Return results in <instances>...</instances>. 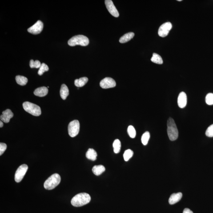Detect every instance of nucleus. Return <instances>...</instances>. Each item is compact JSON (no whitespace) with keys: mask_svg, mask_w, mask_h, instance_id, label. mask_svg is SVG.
<instances>
[{"mask_svg":"<svg viewBox=\"0 0 213 213\" xmlns=\"http://www.w3.org/2000/svg\"><path fill=\"white\" fill-rule=\"evenodd\" d=\"M183 213H193V211L188 208H185L183 210Z\"/></svg>","mask_w":213,"mask_h":213,"instance_id":"32","label":"nucleus"},{"mask_svg":"<svg viewBox=\"0 0 213 213\" xmlns=\"http://www.w3.org/2000/svg\"><path fill=\"white\" fill-rule=\"evenodd\" d=\"M100 86L102 88L104 89L111 88L116 86V83L113 79L106 78L101 81Z\"/></svg>","mask_w":213,"mask_h":213,"instance_id":"9","label":"nucleus"},{"mask_svg":"<svg viewBox=\"0 0 213 213\" xmlns=\"http://www.w3.org/2000/svg\"><path fill=\"white\" fill-rule=\"evenodd\" d=\"M177 1H182V0H178Z\"/></svg>","mask_w":213,"mask_h":213,"instance_id":"34","label":"nucleus"},{"mask_svg":"<svg viewBox=\"0 0 213 213\" xmlns=\"http://www.w3.org/2000/svg\"><path fill=\"white\" fill-rule=\"evenodd\" d=\"M172 27V25L170 22L165 23L160 26L158 30V34L162 37H166L168 34Z\"/></svg>","mask_w":213,"mask_h":213,"instance_id":"8","label":"nucleus"},{"mask_svg":"<svg viewBox=\"0 0 213 213\" xmlns=\"http://www.w3.org/2000/svg\"><path fill=\"white\" fill-rule=\"evenodd\" d=\"M121 142L119 139H116L113 143V147L114 148V152L118 154L120 152L121 149Z\"/></svg>","mask_w":213,"mask_h":213,"instance_id":"23","label":"nucleus"},{"mask_svg":"<svg viewBox=\"0 0 213 213\" xmlns=\"http://www.w3.org/2000/svg\"><path fill=\"white\" fill-rule=\"evenodd\" d=\"M182 194L180 192L172 194L169 200L170 204H174L179 202L182 199Z\"/></svg>","mask_w":213,"mask_h":213,"instance_id":"14","label":"nucleus"},{"mask_svg":"<svg viewBox=\"0 0 213 213\" xmlns=\"http://www.w3.org/2000/svg\"><path fill=\"white\" fill-rule=\"evenodd\" d=\"M105 170H106V169L102 165L94 166L92 169L93 173L96 176L100 175L105 171Z\"/></svg>","mask_w":213,"mask_h":213,"instance_id":"19","label":"nucleus"},{"mask_svg":"<svg viewBox=\"0 0 213 213\" xmlns=\"http://www.w3.org/2000/svg\"><path fill=\"white\" fill-rule=\"evenodd\" d=\"M151 61L154 63L159 64V65H162L163 63V61L162 57L155 53H153Z\"/></svg>","mask_w":213,"mask_h":213,"instance_id":"22","label":"nucleus"},{"mask_svg":"<svg viewBox=\"0 0 213 213\" xmlns=\"http://www.w3.org/2000/svg\"><path fill=\"white\" fill-rule=\"evenodd\" d=\"M167 126L168 135L170 140L174 141L177 139L178 137L177 127L173 119L171 117L168 120Z\"/></svg>","mask_w":213,"mask_h":213,"instance_id":"2","label":"nucleus"},{"mask_svg":"<svg viewBox=\"0 0 213 213\" xmlns=\"http://www.w3.org/2000/svg\"><path fill=\"white\" fill-rule=\"evenodd\" d=\"M61 178L59 174L54 173L45 181L44 187L47 190H51L56 187L60 183Z\"/></svg>","mask_w":213,"mask_h":213,"instance_id":"3","label":"nucleus"},{"mask_svg":"<svg viewBox=\"0 0 213 213\" xmlns=\"http://www.w3.org/2000/svg\"><path fill=\"white\" fill-rule=\"evenodd\" d=\"M80 130V124L78 120H74L70 122L68 126V131L69 135L74 138L78 135Z\"/></svg>","mask_w":213,"mask_h":213,"instance_id":"6","label":"nucleus"},{"mask_svg":"<svg viewBox=\"0 0 213 213\" xmlns=\"http://www.w3.org/2000/svg\"><path fill=\"white\" fill-rule=\"evenodd\" d=\"M135 34L134 33H126L124 35L121 37L120 39L119 42L120 43H125L128 42L134 37Z\"/></svg>","mask_w":213,"mask_h":213,"instance_id":"18","label":"nucleus"},{"mask_svg":"<svg viewBox=\"0 0 213 213\" xmlns=\"http://www.w3.org/2000/svg\"><path fill=\"white\" fill-rule=\"evenodd\" d=\"M7 148V145L5 143L1 142L0 143V155H1L5 152Z\"/></svg>","mask_w":213,"mask_h":213,"instance_id":"31","label":"nucleus"},{"mask_svg":"<svg viewBox=\"0 0 213 213\" xmlns=\"http://www.w3.org/2000/svg\"><path fill=\"white\" fill-rule=\"evenodd\" d=\"M61 98L63 100H65L69 95V89L66 85L62 84L61 86L60 90Z\"/></svg>","mask_w":213,"mask_h":213,"instance_id":"17","label":"nucleus"},{"mask_svg":"<svg viewBox=\"0 0 213 213\" xmlns=\"http://www.w3.org/2000/svg\"><path fill=\"white\" fill-rule=\"evenodd\" d=\"M48 92V89L45 86L38 88L34 90V95L39 97H44L47 95Z\"/></svg>","mask_w":213,"mask_h":213,"instance_id":"15","label":"nucleus"},{"mask_svg":"<svg viewBox=\"0 0 213 213\" xmlns=\"http://www.w3.org/2000/svg\"><path fill=\"white\" fill-rule=\"evenodd\" d=\"M43 26V23L42 21L38 20L34 25L28 29V31L33 34H39L42 31Z\"/></svg>","mask_w":213,"mask_h":213,"instance_id":"10","label":"nucleus"},{"mask_svg":"<svg viewBox=\"0 0 213 213\" xmlns=\"http://www.w3.org/2000/svg\"><path fill=\"white\" fill-rule=\"evenodd\" d=\"M206 103L208 105H213V93H208L206 97Z\"/></svg>","mask_w":213,"mask_h":213,"instance_id":"29","label":"nucleus"},{"mask_svg":"<svg viewBox=\"0 0 213 213\" xmlns=\"http://www.w3.org/2000/svg\"><path fill=\"white\" fill-rule=\"evenodd\" d=\"M41 65L40 62L39 61H34L33 60H31L30 61V66L31 68H39L40 67Z\"/></svg>","mask_w":213,"mask_h":213,"instance_id":"28","label":"nucleus"},{"mask_svg":"<svg viewBox=\"0 0 213 213\" xmlns=\"http://www.w3.org/2000/svg\"><path fill=\"white\" fill-rule=\"evenodd\" d=\"M105 4L109 12L114 17L118 18L119 17V14L116 8L114 6L113 1L111 0H106L105 1Z\"/></svg>","mask_w":213,"mask_h":213,"instance_id":"11","label":"nucleus"},{"mask_svg":"<svg viewBox=\"0 0 213 213\" xmlns=\"http://www.w3.org/2000/svg\"><path fill=\"white\" fill-rule=\"evenodd\" d=\"M133 154H134V152H133L132 150H130V149H128V150H126L123 155L124 160L127 162L133 156Z\"/></svg>","mask_w":213,"mask_h":213,"instance_id":"25","label":"nucleus"},{"mask_svg":"<svg viewBox=\"0 0 213 213\" xmlns=\"http://www.w3.org/2000/svg\"><path fill=\"white\" fill-rule=\"evenodd\" d=\"M127 133L130 138H134L136 135V132L135 128L132 126H130L127 128Z\"/></svg>","mask_w":213,"mask_h":213,"instance_id":"26","label":"nucleus"},{"mask_svg":"<svg viewBox=\"0 0 213 213\" xmlns=\"http://www.w3.org/2000/svg\"><path fill=\"white\" fill-rule=\"evenodd\" d=\"M28 169V167L26 164H23L19 166L15 174V180L16 182L19 183L22 180L26 173Z\"/></svg>","mask_w":213,"mask_h":213,"instance_id":"7","label":"nucleus"},{"mask_svg":"<svg viewBox=\"0 0 213 213\" xmlns=\"http://www.w3.org/2000/svg\"><path fill=\"white\" fill-rule=\"evenodd\" d=\"M49 70V68L47 65L44 63H42L41 64V66L39 68L38 74L40 75H42L45 72L48 71Z\"/></svg>","mask_w":213,"mask_h":213,"instance_id":"27","label":"nucleus"},{"mask_svg":"<svg viewBox=\"0 0 213 213\" xmlns=\"http://www.w3.org/2000/svg\"><path fill=\"white\" fill-rule=\"evenodd\" d=\"M150 138V134L148 131H146L142 135L141 137V142L142 144L146 145L148 143Z\"/></svg>","mask_w":213,"mask_h":213,"instance_id":"24","label":"nucleus"},{"mask_svg":"<svg viewBox=\"0 0 213 213\" xmlns=\"http://www.w3.org/2000/svg\"><path fill=\"white\" fill-rule=\"evenodd\" d=\"M88 82V79L86 77H83L79 79H75V80L74 84L77 87H81L84 86Z\"/></svg>","mask_w":213,"mask_h":213,"instance_id":"20","label":"nucleus"},{"mask_svg":"<svg viewBox=\"0 0 213 213\" xmlns=\"http://www.w3.org/2000/svg\"><path fill=\"white\" fill-rule=\"evenodd\" d=\"M14 116V114L11 110L9 109H7L5 111L2 112V114L0 117L1 120L3 121L5 123H9L10 122L11 118Z\"/></svg>","mask_w":213,"mask_h":213,"instance_id":"13","label":"nucleus"},{"mask_svg":"<svg viewBox=\"0 0 213 213\" xmlns=\"http://www.w3.org/2000/svg\"><path fill=\"white\" fill-rule=\"evenodd\" d=\"M206 135L209 138L213 137V124L210 125L206 131Z\"/></svg>","mask_w":213,"mask_h":213,"instance_id":"30","label":"nucleus"},{"mask_svg":"<svg viewBox=\"0 0 213 213\" xmlns=\"http://www.w3.org/2000/svg\"><path fill=\"white\" fill-rule=\"evenodd\" d=\"M16 80L18 84L24 86L26 85L28 82L27 78L23 76L17 75L16 77Z\"/></svg>","mask_w":213,"mask_h":213,"instance_id":"21","label":"nucleus"},{"mask_svg":"<svg viewBox=\"0 0 213 213\" xmlns=\"http://www.w3.org/2000/svg\"><path fill=\"white\" fill-rule=\"evenodd\" d=\"M3 122H2V121H0V127H3Z\"/></svg>","mask_w":213,"mask_h":213,"instance_id":"33","label":"nucleus"},{"mask_svg":"<svg viewBox=\"0 0 213 213\" xmlns=\"http://www.w3.org/2000/svg\"><path fill=\"white\" fill-rule=\"evenodd\" d=\"M86 156L87 159L95 161L97 159V153L93 148H89L86 153Z\"/></svg>","mask_w":213,"mask_h":213,"instance_id":"16","label":"nucleus"},{"mask_svg":"<svg viewBox=\"0 0 213 213\" xmlns=\"http://www.w3.org/2000/svg\"><path fill=\"white\" fill-rule=\"evenodd\" d=\"M89 43L88 38L82 35L74 36L68 41V44L70 46H74L76 45L86 46L88 45Z\"/></svg>","mask_w":213,"mask_h":213,"instance_id":"4","label":"nucleus"},{"mask_svg":"<svg viewBox=\"0 0 213 213\" xmlns=\"http://www.w3.org/2000/svg\"><path fill=\"white\" fill-rule=\"evenodd\" d=\"M23 106L24 110L34 116H39L41 114L40 107L39 106L30 102H24Z\"/></svg>","mask_w":213,"mask_h":213,"instance_id":"5","label":"nucleus"},{"mask_svg":"<svg viewBox=\"0 0 213 213\" xmlns=\"http://www.w3.org/2000/svg\"><path fill=\"white\" fill-rule=\"evenodd\" d=\"M91 197L87 193H82L77 194L72 199L71 204L75 207H80L89 203Z\"/></svg>","mask_w":213,"mask_h":213,"instance_id":"1","label":"nucleus"},{"mask_svg":"<svg viewBox=\"0 0 213 213\" xmlns=\"http://www.w3.org/2000/svg\"><path fill=\"white\" fill-rule=\"evenodd\" d=\"M187 97L186 93L183 92L180 93L178 98V104L181 108H183L187 105Z\"/></svg>","mask_w":213,"mask_h":213,"instance_id":"12","label":"nucleus"}]
</instances>
